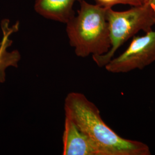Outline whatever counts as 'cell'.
<instances>
[{
  "label": "cell",
  "mask_w": 155,
  "mask_h": 155,
  "mask_svg": "<svg viewBox=\"0 0 155 155\" xmlns=\"http://www.w3.org/2000/svg\"><path fill=\"white\" fill-rule=\"evenodd\" d=\"M65 116L70 117L100 148L104 155H150L143 142L123 138L102 120L100 111L82 93L71 92L64 101Z\"/></svg>",
  "instance_id": "6da1fadb"
},
{
  "label": "cell",
  "mask_w": 155,
  "mask_h": 155,
  "mask_svg": "<svg viewBox=\"0 0 155 155\" xmlns=\"http://www.w3.org/2000/svg\"><path fill=\"white\" fill-rule=\"evenodd\" d=\"M77 16L67 22L66 32L76 55L86 58L106 54L111 47L106 10L82 0Z\"/></svg>",
  "instance_id": "7a4b0ae2"
},
{
  "label": "cell",
  "mask_w": 155,
  "mask_h": 155,
  "mask_svg": "<svg viewBox=\"0 0 155 155\" xmlns=\"http://www.w3.org/2000/svg\"><path fill=\"white\" fill-rule=\"evenodd\" d=\"M111 47L104 55L92 56L98 67H105L114 58L117 51L127 40L140 31L147 33L155 24L152 13L147 4L132 6L125 11H115L112 8L106 10Z\"/></svg>",
  "instance_id": "3957f363"
},
{
  "label": "cell",
  "mask_w": 155,
  "mask_h": 155,
  "mask_svg": "<svg viewBox=\"0 0 155 155\" xmlns=\"http://www.w3.org/2000/svg\"><path fill=\"white\" fill-rule=\"evenodd\" d=\"M155 61V30H151L133 39L121 55L113 58L106 64V70L114 74L143 70Z\"/></svg>",
  "instance_id": "277c9868"
},
{
  "label": "cell",
  "mask_w": 155,
  "mask_h": 155,
  "mask_svg": "<svg viewBox=\"0 0 155 155\" xmlns=\"http://www.w3.org/2000/svg\"><path fill=\"white\" fill-rule=\"evenodd\" d=\"M63 155H104L102 150L72 120L65 116Z\"/></svg>",
  "instance_id": "5b68a950"
},
{
  "label": "cell",
  "mask_w": 155,
  "mask_h": 155,
  "mask_svg": "<svg viewBox=\"0 0 155 155\" xmlns=\"http://www.w3.org/2000/svg\"><path fill=\"white\" fill-rule=\"evenodd\" d=\"M82 0H36L34 8L47 19L66 24L75 16L73 5Z\"/></svg>",
  "instance_id": "8992f818"
},
{
  "label": "cell",
  "mask_w": 155,
  "mask_h": 155,
  "mask_svg": "<svg viewBox=\"0 0 155 155\" xmlns=\"http://www.w3.org/2000/svg\"><path fill=\"white\" fill-rule=\"evenodd\" d=\"M9 20L5 19L1 22V29L3 37L0 42V83H4L6 81V70L8 68L17 67L21 59V55L18 51H8V48L12 44V40L9 39L12 33L18 31L19 23H16L9 27Z\"/></svg>",
  "instance_id": "52a82bcc"
},
{
  "label": "cell",
  "mask_w": 155,
  "mask_h": 155,
  "mask_svg": "<svg viewBox=\"0 0 155 155\" xmlns=\"http://www.w3.org/2000/svg\"><path fill=\"white\" fill-rule=\"evenodd\" d=\"M97 4L105 8H110L119 4L120 0H95Z\"/></svg>",
  "instance_id": "ba28073f"
},
{
  "label": "cell",
  "mask_w": 155,
  "mask_h": 155,
  "mask_svg": "<svg viewBox=\"0 0 155 155\" xmlns=\"http://www.w3.org/2000/svg\"><path fill=\"white\" fill-rule=\"evenodd\" d=\"M145 0H120L119 4L129 5L132 6L141 5L144 3Z\"/></svg>",
  "instance_id": "9c48e42d"
},
{
  "label": "cell",
  "mask_w": 155,
  "mask_h": 155,
  "mask_svg": "<svg viewBox=\"0 0 155 155\" xmlns=\"http://www.w3.org/2000/svg\"><path fill=\"white\" fill-rule=\"evenodd\" d=\"M144 3L147 4L149 6L155 21V0H145Z\"/></svg>",
  "instance_id": "30bf717a"
}]
</instances>
